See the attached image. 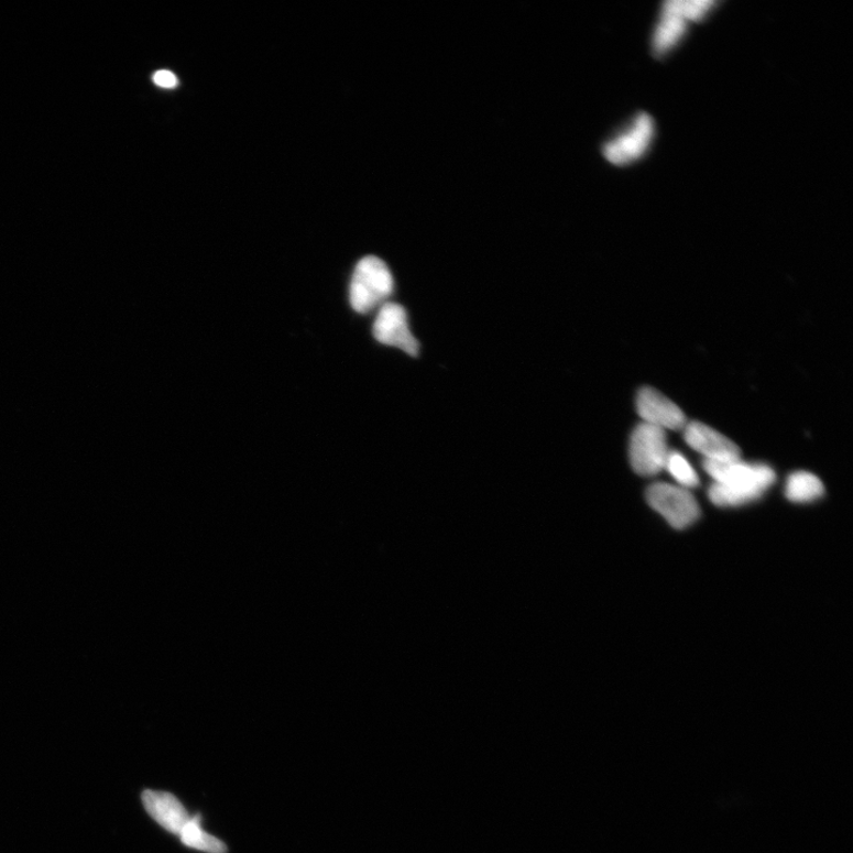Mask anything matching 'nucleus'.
<instances>
[{"instance_id":"obj_1","label":"nucleus","mask_w":853,"mask_h":853,"mask_svg":"<svg viewBox=\"0 0 853 853\" xmlns=\"http://www.w3.org/2000/svg\"><path fill=\"white\" fill-rule=\"evenodd\" d=\"M703 467L713 479L709 489L710 501L721 507L740 506L762 499L775 482V472L768 464L750 463L740 459L704 460Z\"/></svg>"},{"instance_id":"obj_2","label":"nucleus","mask_w":853,"mask_h":853,"mask_svg":"<svg viewBox=\"0 0 853 853\" xmlns=\"http://www.w3.org/2000/svg\"><path fill=\"white\" fill-rule=\"evenodd\" d=\"M394 277L386 263L378 256H365L353 271L350 304L356 313L367 315L382 307L392 297Z\"/></svg>"},{"instance_id":"obj_3","label":"nucleus","mask_w":853,"mask_h":853,"mask_svg":"<svg viewBox=\"0 0 853 853\" xmlns=\"http://www.w3.org/2000/svg\"><path fill=\"white\" fill-rule=\"evenodd\" d=\"M646 499L658 514L676 529H686L700 517L701 510L688 489L657 483L649 486Z\"/></svg>"},{"instance_id":"obj_4","label":"nucleus","mask_w":853,"mask_h":853,"mask_svg":"<svg viewBox=\"0 0 853 853\" xmlns=\"http://www.w3.org/2000/svg\"><path fill=\"white\" fill-rule=\"evenodd\" d=\"M669 453L665 430L644 423L634 429L630 442V460L635 472L644 477L660 473Z\"/></svg>"},{"instance_id":"obj_5","label":"nucleus","mask_w":853,"mask_h":853,"mask_svg":"<svg viewBox=\"0 0 853 853\" xmlns=\"http://www.w3.org/2000/svg\"><path fill=\"white\" fill-rule=\"evenodd\" d=\"M655 121L647 113L633 120L631 127L604 145L603 154L614 165H627L641 160L653 143Z\"/></svg>"},{"instance_id":"obj_6","label":"nucleus","mask_w":853,"mask_h":853,"mask_svg":"<svg viewBox=\"0 0 853 853\" xmlns=\"http://www.w3.org/2000/svg\"><path fill=\"white\" fill-rule=\"evenodd\" d=\"M372 332L381 345L397 348L412 357L420 351L409 328L407 311L400 304L386 303L379 308Z\"/></svg>"},{"instance_id":"obj_7","label":"nucleus","mask_w":853,"mask_h":853,"mask_svg":"<svg viewBox=\"0 0 853 853\" xmlns=\"http://www.w3.org/2000/svg\"><path fill=\"white\" fill-rule=\"evenodd\" d=\"M637 411L643 417L644 424L663 430H679L687 426L685 413L675 402L654 387H642L637 396Z\"/></svg>"},{"instance_id":"obj_8","label":"nucleus","mask_w":853,"mask_h":853,"mask_svg":"<svg viewBox=\"0 0 853 853\" xmlns=\"http://www.w3.org/2000/svg\"><path fill=\"white\" fill-rule=\"evenodd\" d=\"M685 437L695 451L704 456V460L726 461L741 458L740 448L735 442L702 423L687 424Z\"/></svg>"},{"instance_id":"obj_9","label":"nucleus","mask_w":853,"mask_h":853,"mask_svg":"<svg viewBox=\"0 0 853 853\" xmlns=\"http://www.w3.org/2000/svg\"><path fill=\"white\" fill-rule=\"evenodd\" d=\"M143 802L147 813L166 831L179 835L192 817L173 795L145 790Z\"/></svg>"},{"instance_id":"obj_10","label":"nucleus","mask_w":853,"mask_h":853,"mask_svg":"<svg viewBox=\"0 0 853 853\" xmlns=\"http://www.w3.org/2000/svg\"><path fill=\"white\" fill-rule=\"evenodd\" d=\"M688 21L677 10L675 0L663 6L660 20L654 35V52L657 56L668 54L685 37Z\"/></svg>"},{"instance_id":"obj_11","label":"nucleus","mask_w":853,"mask_h":853,"mask_svg":"<svg viewBox=\"0 0 853 853\" xmlns=\"http://www.w3.org/2000/svg\"><path fill=\"white\" fill-rule=\"evenodd\" d=\"M821 480L810 472H796L787 480L786 497L794 503H811L824 495Z\"/></svg>"},{"instance_id":"obj_12","label":"nucleus","mask_w":853,"mask_h":853,"mask_svg":"<svg viewBox=\"0 0 853 853\" xmlns=\"http://www.w3.org/2000/svg\"><path fill=\"white\" fill-rule=\"evenodd\" d=\"M200 816L192 817L190 821L181 832V841L185 846L205 851L207 853H226L227 846L220 840L215 839L200 827Z\"/></svg>"},{"instance_id":"obj_13","label":"nucleus","mask_w":853,"mask_h":853,"mask_svg":"<svg viewBox=\"0 0 853 853\" xmlns=\"http://www.w3.org/2000/svg\"><path fill=\"white\" fill-rule=\"evenodd\" d=\"M665 469L670 472L681 488L690 490L700 484V479H698L689 461L676 451L669 453Z\"/></svg>"},{"instance_id":"obj_14","label":"nucleus","mask_w":853,"mask_h":853,"mask_svg":"<svg viewBox=\"0 0 853 853\" xmlns=\"http://www.w3.org/2000/svg\"><path fill=\"white\" fill-rule=\"evenodd\" d=\"M676 8L688 22L701 21L712 9L709 0H675Z\"/></svg>"},{"instance_id":"obj_15","label":"nucleus","mask_w":853,"mask_h":853,"mask_svg":"<svg viewBox=\"0 0 853 853\" xmlns=\"http://www.w3.org/2000/svg\"><path fill=\"white\" fill-rule=\"evenodd\" d=\"M153 83L156 84L158 87H162L165 89H173L177 87L178 79L173 72L158 70L153 75Z\"/></svg>"}]
</instances>
